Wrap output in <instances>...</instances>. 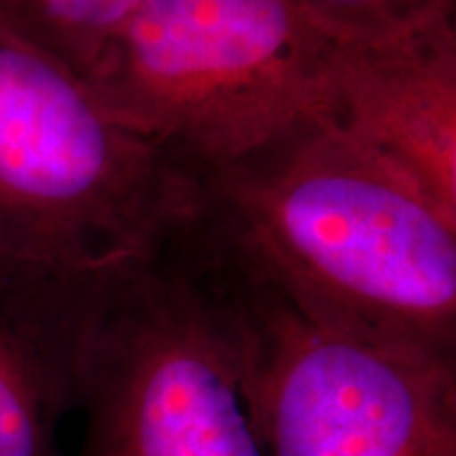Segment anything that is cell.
I'll use <instances>...</instances> for the list:
<instances>
[{
    "label": "cell",
    "mask_w": 456,
    "mask_h": 456,
    "mask_svg": "<svg viewBox=\"0 0 456 456\" xmlns=\"http://www.w3.org/2000/svg\"><path fill=\"white\" fill-rule=\"evenodd\" d=\"M322 117L456 224V17L387 41L336 38Z\"/></svg>",
    "instance_id": "cell-6"
},
{
    "label": "cell",
    "mask_w": 456,
    "mask_h": 456,
    "mask_svg": "<svg viewBox=\"0 0 456 456\" xmlns=\"http://www.w3.org/2000/svg\"><path fill=\"white\" fill-rule=\"evenodd\" d=\"M201 178L0 15V260L100 275L195 220Z\"/></svg>",
    "instance_id": "cell-3"
},
{
    "label": "cell",
    "mask_w": 456,
    "mask_h": 456,
    "mask_svg": "<svg viewBox=\"0 0 456 456\" xmlns=\"http://www.w3.org/2000/svg\"><path fill=\"white\" fill-rule=\"evenodd\" d=\"M302 4L323 30L353 43L387 41L456 17V0H302Z\"/></svg>",
    "instance_id": "cell-9"
},
{
    "label": "cell",
    "mask_w": 456,
    "mask_h": 456,
    "mask_svg": "<svg viewBox=\"0 0 456 456\" xmlns=\"http://www.w3.org/2000/svg\"><path fill=\"white\" fill-rule=\"evenodd\" d=\"M77 420L70 456H269L199 216L106 275L81 342Z\"/></svg>",
    "instance_id": "cell-2"
},
{
    "label": "cell",
    "mask_w": 456,
    "mask_h": 456,
    "mask_svg": "<svg viewBox=\"0 0 456 456\" xmlns=\"http://www.w3.org/2000/svg\"><path fill=\"white\" fill-rule=\"evenodd\" d=\"M208 248L269 456H456V362L328 332L249 271L212 222Z\"/></svg>",
    "instance_id": "cell-5"
},
{
    "label": "cell",
    "mask_w": 456,
    "mask_h": 456,
    "mask_svg": "<svg viewBox=\"0 0 456 456\" xmlns=\"http://www.w3.org/2000/svg\"><path fill=\"white\" fill-rule=\"evenodd\" d=\"M201 184L228 248L315 326L456 362V224L322 114Z\"/></svg>",
    "instance_id": "cell-1"
},
{
    "label": "cell",
    "mask_w": 456,
    "mask_h": 456,
    "mask_svg": "<svg viewBox=\"0 0 456 456\" xmlns=\"http://www.w3.org/2000/svg\"><path fill=\"white\" fill-rule=\"evenodd\" d=\"M108 273L0 260V456H70L81 342Z\"/></svg>",
    "instance_id": "cell-7"
},
{
    "label": "cell",
    "mask_w": 456,
    "mask_h": 456,
    "mask_svg": "<svg viewBox=\"0 0 456 456\" xmlns=\"http://www.w3.org/2000/svg\"><path fill=\"white\" fill-rule=\"evenodd\" d=\"M334 41L302 0H146L85 81L201 178L323 112Z\"/></svg>",
    "instance_id": "cell-4"
},
{
    "label": "cell",
    "mask_w": 456,
    "mask_h": 456,
    "mask_svg": "<svg viewBox=\"0 0 456 456\" xmlns=\"http://www.w3.org/2000/svg\"><path fill=\"white\" fill-rule=\"evenodd\" d=\"M146 0H0V15L28 41L87 77L102 49Z\"/></svg>",
    "instance_id": "cell-8"
}]
</instances>
